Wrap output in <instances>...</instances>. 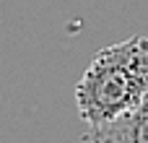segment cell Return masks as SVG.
I'll use <instances>...</instances> for the list:
<instances>
[{
  "label": "cell",
  "instance_id": "1",
  "mask_svg": "<svg viewBox=\"0 0 148 143\" xmlns=\"http://www.w3.org/2000/svg\"><path fill=\"white\" fill-rule=\"evenodd\" d=\"M148 94V36L99 50L75 83V107L91 128L117 117Z\"/></svg>",
  "mask_w": 148,
  "mask_h": 143
},
{
  "label": "cell",
  "instance_id": "2",
  "mask_svg": "<svg viewBox=\"0 0 148 143\" xmlns=\"http://www.w3.org/2000/svg\"><path fill=\"white\" fill-rule=\"evenodd\" d=\"M86 143H148V94L117 117L91 125Z\"/></svg>",
  "mask_w": 148,
  "mask_h": 143
}]
</instances>
